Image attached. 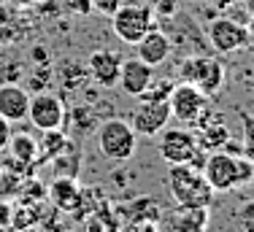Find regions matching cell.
Returning a JSON list of instances; mask_svg holds the SVG:
<instances>
[{"instance_id":"obj_1","label":"cell","mask_w":254,"mask_h":232,"mask_svg":"<svg viewBox=\"0 0 254 232\" xmlns=\"http://www.w3.org/2000/svg\"><path fill=\"white\" fill-rule=\"evenodd\" d=\"M168 189L181 208H208L214 203V189L208 186L203 170L192 168V165H171Z\"/></svg>"},{"instance_id":"obj_2","label":"cell","mask_w":254,"mask_h":232,"mask_svg":"<svg viewBox=\"0 0 254 232\" xmlns=\"http://www.w3.org/2000/svg\"><path fill=\"white\" fill-rule=\"evenodd\" d=\"M138 135L127 119H106L98 127V149L106 160L111 162H127L135 154Z\"/></svg>"},{"instance_id":"obj_3","label":"cell","mask_w":254,"mask_h":232,"mask_svg":"<svg viewBox=\"0 0 254 232\" xmlns=\"http://www.w3.org/2000/svg\"><path fill=\"white\" fill-rule=\"evenodd\" d=\"M111 27L117 33V38L127 46H135L149 30L154 27V11L149 5H119L117 11L111 14Z\"/></svg>"},{"instance_id":"obj_4","label":"cell","mask_w":254,"mask_h":232,"mask_svg":"<svg viewBox=\"0 0 254 232\" xmlns=\"http://www.w3.org/2000/svg\"><path fill=\"white\" fill-rule=\"evenodd\" d=\"M179 76L184 78V81L195 84L197 89H203V92L211 97V95L219 92L222 84H225V65L216 57H203V54H197V57H187L184 62H181Z\"/></svg>"},{"instance_id":"obj_5","label":"cell","mask_w":254,"mask_h":232,"mask_svg":"<svg viewBox=\"0 0 254 232\" xmlns=\"http://www.w3.org/2000/svg\"><path fill=\"white\" fill-rule=\"evenodd\" d=\"M168 106H171L173 119L187 121V124H197L205 116V111H208V95L203 89H197L195 84L181 81V84H173Z\"/></svg>"},{"instance_id":"obj_6","label":"cell","mask_w":254,"mask_h":232,"mask_svg":"<svg viewBox=\"0 0 254 232\" xmlns=\"http://www.w3.org/2000/svg\"><path fill=\"white\" fill-rule=\"evenodd\" d=\"M171 106L168 100H141L130 114V127L135 130V135H143V138H154L160 135L162 130L168 127L171 121Z\"/></svg>"},{"instance_id":"obj_7","label":"cell","mask_w":254,"mask_h":232,"mask_svg":"<svg viewBox=\"0 0 254 232\" xmlns=\"http://www.w3.org/2000/svg\"><path fill=\"white\" fill-rule=\"evenodd\" d=\"M27 119L35 130L41 132H52V130H63L68 111H65V103L52 92H41L35 97H30V111Z\"/></svg>"},{"instance_id":"obj_8","label":"cell","mask_w":254,"mask_h":232,"mask_svg":"<svg viewBox=\"0 0 254 232\" xmlns=\"http://www.w3.org/2000/svg\"><path fill=\"white\" fill-rule=\"evenodd\" d=\"M160 157L168 165H190L197 157L200 146H197V138L192 135L190 130H181V127H173V130H162L160 132Z\"/></svg>"},{"instance_id":"obj_9","label":"cell","mask_w":254,"mask_h":232,"mask_svg":"<svg viewBox=\"0 0 254 232\" xmlns=\"http://www.w3.org/2000/svg\"><path fill=\"white\" fill-rule=\"evenodd\" d=\"M200 170L214 192H233L235 186H241L238 184V157L227 154V151L208 154Z\"/></svg>"},{"instance_id":"obj_10","label":"cell","mask_w":254,"mask_h":232,"mask_svg":"<svg viewBox=\"0 0 254 232\" xmlns=\"http://www.w3.org/2000/svg\"><path fill=\"white\" fill-rule=\"evenodd\" d=\"M208 41L219 54H233L249 44L252 35L241 22L230 19V16H219V19L208 24Z\"/></svg>"},{"instance_id":"obj_11","label":"cell","mask_w":254,"mask_h":232,"mask_svg":"<svg viewBox=\"0 0 254 232\" xmlns=\"http://www.w3.org/2000/svg\"><path fill=\"white\" fill-rule=\"evenodd\" d=\"M119 70H122V54L111 49H98L87 57V73L100 87H117Z\"/></svg>"},{"instance_id":"obj_12","label":"cell","mask_w":254,"mask_h":232,"mask_svg":"<svg viewBox=\"0 0 254 232\" xmlns=\"http://www.w3.org/2000/svg\"><path fill=\"white\" fill-rule=\"evenodd\" d=\"M154 78V68L149 62L138 57H130V59H122V70H119V87H122L125 95L130 97H141L146 92V87L152 84Z\"/></svg>"},{"instance_id":"obj_13","label":"cell","mask_w":254,"mask_h":232,"mask_svg":"<svg viewBox=\"0 0 254 232\" xmlns=\"http://www.w3.org/2000/svg\"><path fill=\"white\" fill-rule=\"evenodd\" d=\"M30 111V95L25 92V87L8 81L0 84V116L5 121H25Z\"/></svg>"},{"instance_id":"obj_14","label":"cell","mask_w":254,"mask_h":232,"mask_svg":"<svg viewBox=\"0 0 254 232\" xmlns=\"http://www.w3.org/2000/svg\"><path fill=\"white\" fill-rule=\"evenodd\" d=\"M135 57L143 59V62H149L152 68L162 65L168 57H171V41H168V35L162 33V30H154V27H152V30H149V33L135 44Z\"/></svg>"},{"instance_id":"obj_15","label":"cell","mask_w":254,"mask_h":232,"mask_svg":"<svg viewBox=\"0 0 254 232\" xmlns=\"http://www.w3.org/2000/svg\"><path fill=\"white\" fill-rule=\"evenodd\" d=\"M81 186L73 181V175H65V178H57L49 189V197L52 203L57 205L60 211H73L78 208V203H81Z\"/></svg>"},{"instance_id":"obj_16","label":"cell","mask_w":254,"mask_h":232,"mask_svg":"<svg viewBox=\"0 0 254 232\" xmlns=\"http://www.w3.org/2000/svg\"><path fill=\"white\" fill-rule=\"evenodd\" d=\"M208 208H181L171 216V232H205Z\"/></svg>"},{"instance_id":"obj_17","label":"cell","mask_w":254,"mask_h":232,"mask_svg":"<svg viewBox=\"0 0 254 232\" xmlns=\"http://www.w3.org/2000/svg\"><path fill=\"white\" fill-rule=\"evenodd\" d=\"M8 149H11V154H14L19 162H33L35 157H38V143H35L30 135H25V132H19V135L11 132Z\"/></svg>"},{"instance_id":"obj_18","label":"cell","mask_w":254,"mask_h":232,"mask_svg":"<svg viewBox=\"0 0 254 232\" xmlns=\"http://www.w3.org/2000/svg\"><path fill=\"white\" fill-rule=\"evenodd\" d=\"M227 138H230L227 127L216 119L214 124H205V130H203L200 140H197V146H205V149H219V146L227 143Z\"/></svg>"},{"instance_id":"obj_19","label":"cell","mask_w":254,"mask_h":232,"mask_svg":"<svg viewBox=\"0 0 254 232\" xmlns=\"http://www.w3.org/2000/svg\"><path fill=\"white\" fill-rule=\"evenodd\" d=\"M171 89H173V84L168 81V78H152V84L146 87V92H143L138 100H168L171 97Z\"/></svg>"},{"instance_id":"obj_20","label":"cell","mask_w":254,"mask_h":232,"mask_svg":"<svg viewBox=\"0 0 254 232\" xmlns=\"http://www.w3.org/2000/svg\"><path fill=\"white\" fill-rule=\"evenodd\" d=\"M238 227L244 232H254V200H249V203L241 205L238 211Z\"/></svg>"},{"instance_id":"obj_21","label":"cell","mask_w":254,"mask_h":232,"mask_svg":"<svg viewBox=\"0 0 254 232\" xmlns=\"http://www.w3.org/2000/svg\"><path fill=\"white\" fill-rule=\"evenodd\" d=\"M252 178H254V162L249 160V157L241 154L238 157V184L244 186L246 181H252Z\"/></svg>"},{"instance_id":"obj_22","label":"cell","mask_w":254,"mask_h":232,"mask_svg":"<svg viewBox=\"0 0 254 232\" xmlns=\"http://www.w3.org/2000/svg\"><path fill=\"white\" fill-rule=\"evenodd\" d=\"M246 121V138H244V151H249V157H254V119Z\"/></svg>"},{"instance_id":"obj_23","label":"cell","mask_w":254,"mask_h":232,"mask_svg":"<svg viewBox=\"0 0 254 232\" xmlns=\"http://www.w3.org/2000/svg\"><path fill=\"white\" fill-rule=\"evenodd\" d=\"M8 140H11V121H5L0 116V151L8 149Z\"/></svg>"},{"instance_id":"obj_24","label":"cell","mask_w":254,"mask_h":232,"mask_svg":"<svg viewBox=\"0 0 254 232\" xmlns=\"http://www.w3.org/2000/svg\"><path fill=\"white\" fill-rule=\"evenodd\" d=\"M14 3H22V5H27V3H33V0H14Z\"/></svg>"},{"instance_id":"obj_25","label":"cell","mask_w":254,"mask_h":232,"mask_svg":"<svg viewBox=\"0 0 254 232\" xmlns=\"http://www.w3.org/2000/svg\"><path fill=\"white\" fill-rule=\"evenodd\" d=\"M252 181H254V178H252Z\"/></svg>"}]
</instances>
